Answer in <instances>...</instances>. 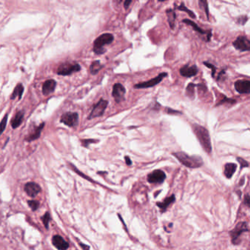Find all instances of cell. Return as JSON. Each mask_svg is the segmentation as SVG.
<instances>
[{
	"mask_svg": "<svg viewBox=\"0 0 250 250\" xmlns=\"http://www.w3.org/2000/svg\"><path fill=\"white\" fill-rule=\"evenodd\" d=\"M7 117H8V115L7 114L5 115L2 118V120H1V123H0V129H1V134H2L4 131H5V129L6 128V125H7Z\"/></svg>",
	"mask_w": 250,
	"mask_h": 250,
	"instance_id": "f546056e",
	"label": "cell"
},
{
	"mask_svg": "<svg viewBox=\"0 0 250 250\" xmlns=\"http://www.w3.org/2000/svg\"><path fill=\"white\" fill-rule=\"evenodd\" d=\"M192 127L196 137L199 140V143L204 150L207 153H211L212 151V146L208 131L205 127L197 123L192 124Z\"/></svg>",
	"mask_w": 250,
	"mask_h": 250,
	"instance_id": "6da1fadb",
	"label": "cell"
},
{
	"mask_svg": "<svg viewBox=\"0 0 250 250\" xmlns=\"http://www.w3.org/2000/svg\"><path fill=\"white\" fill-rule=\"evenodd\" d=\"M237 161H238V163L240 164V166H241V168L242 169L243 167H249V163L247 162V161L245 160V159H243L242 158H240V157H237Z\"/></svg>",
	"mask_w": 250,
	"mask_h": 250,
	"instance_id": "e575fe53",
	"label": "cell"
},
{
	"mask_svg": "<svg viewBox=\"0 0 250 250\" xmlns=\"http://www.w3.org/2000/svg\"><path fill=\"white\" fill-rule=\"evenodd\" d=\"M166 178V174L162 170L156 169L148 175V181L150 184H161Z\"/></svg>",
	"mask_w": 250,
	"mask_h": 250,
	"instance_id": "8fae6325",
	"label": "cell"
},
{
	"mask_svg": "<svg viewBox=\"0 0 250 250\" xmlns=\"http://www.w3.org/2000/svg\"><path fill=\"white\" fill-rule=\"evenodd\" d=\"M52 243L58 250H66L68 249L69 244L66 241L62 236L59 235H55L52 238Z\"/></svg>",
	"mask_w": 250,
	"mask_h": 250,
	"instance_id": "9a60e30c",
	"label": "cell"
},
{
	"mask_svg": "<svg viewBox=\"0 0 250 250\" xmlns=\"http://www.w3.org/2000/svg\"><path fill=\"white\" fill-rule=\"evenodd\" d=\"M175 195L173 194L170 197H167V198H166L164 200L161 202V203H157L156 205L160 208L161 212H164L167 211V208L169 207L172 203H173L174 202H175Z\"/></svg>",
	"mask_w": 250,
	"mask_h": 250,
	"instance_id": "ffe728a7",
	"label": "cell"
},
{
	"mask_svg": "<svg viewBox=\"0 0 250 250\" xmlns=\"http://www.w3.org/2000/svg\"><path fill=\"white\" fill-rule=\"evenodd\" d=\"M125 88L121 84L117 83L113 86L112 95L117 103L121 102L125 100Z\"/></svg>",
	"mask_w": 250,
	"mask_h": 250,
	"instance_id": "30bf717a",
	"label": "cell"
},
{
	"mask_svg": "<svg viewBox=\"0 0 250 250\" xmlns=\"http://www.w3.org/2000/svg\"><path fill=\"white\" fill-rule=\"evenodd\" d=\"M233 46L235 49L240 51H250V40L247 38L244 35H241L237 37L233 41Z\"/></svg>",
	"mask_w": 250,
	"mask_h": 250,
	"instance_id": "9c48e42d",
	"label": "cell"
},
{
	"mask_svg": "<svg viewBox=\"0 0 250 250\" xmlns=\"http://www.w3.org/2000/svg\"><path fill=\"white\" fill-rule=\"evenodd\" d=\"M243 200H244V204L250 208V196H249V195H246Z\"/></svg>",
	"mask_w": 250,
	"mask_h": 250,
	"instance_id": "8d00e7d4",
	"label": "cell"
},
{
	"mask_svg": "<svg viewBox=\"0 0 250 250\" xmlns=\"http://www.w3.org/2000/svg\"><path fill=\"white\" fill-rule=\"evenodd\" d=\"M41 219H42V221H43V223L44 224V226H45V228L46 229L49 228V224L50 219H51V217H50L49 213L46 212V213L44 214L43 216H42Z\"/></svg>",
	"mask_w": 250,
	"mask_h": 250,
	"instance_id": "83f0119b",
	"label": "cell"
},
{
	"mask_svg": "<svg viewBox=\"0 0 250 250\" xmlns=\"http://www.w3.org/2000/svg\"><path fill=\"white\" fill-rule=\"evenodd\" d=\"M199 6H200L201 8L204 9L205 15H206L207 18L209 19V11H208V5L207 1H205V0H199Z\"/></svg>",
	"mask_w": 250,
	"mask_h": 250,
	"instance_id": "4316f807",
	"label": "cell"
},
{
	"mask_svg": "<svg viewBox=\"0 0 250 250\" xmlns=\"http://www.w3.org/2000/svg\"><path fill=\"white\" fill-rule=\"evenodd\" d=\"M81 70L80 65L76 62H65L61 64L57 68L56 73L61 76H69L73 73L79 72Z\"/></svg>",
	"mask_w": 250,
	"mask_h": 250,
	"instance_id": "277c9868",
	"label": "cell"
},
{
	"mask_svg": "<svg viewBox=\"0 0 250 250\" xmlns=\"http://www.w3.org/2000/svg\"><path fill=\"white\" fill-rule=\"evenodd\" d=\"M125 162H126V164H127V165L130 166V165H131V164H132V162H131V159H130L129 156H125Z\"/></svg>",
	"mask_w": 250,
	"mask_h": 250,
	"instance_id": "60d3db41",
	"label": "cell"
},
{
	"mask_svg": "<svg viewBox=\"0 0 250 250\" xmlns=\"http://www.w3.org/2000/svg\"><path fill=\"white\" fill-rule=\"evenodd\" d=\"M98 140H92V139H90V140H81V145L85 147V148H88L90 145V144L94 143V142H98Z\"/></svg>",
	"mask_w": 250,
	"mask_h": 250,
	"instance_id": "d6a6232c",
	"label": "cell"
},
{
	"mask_svg": "<svg viewBox=\"0 0 250 250\" xmlns=\"http://www.w3.org/2000/svg\"><path fill=\"white\" fill-rule=\"evenodd\" d=\"M203 64H204L206 67H208V68H209L211 69V71H212V77H214V75H215V73H216V68L215 67V66H214V65H212L211 63H209V62H203Z\"/></svg>",
	"mask_w": 250,
	"mask_h": 250,
	"instance_id": "d590c367",
	"label": "cell"
},
{
	"mask_svg": "<svg viewBox=\"0 0 250 250\" xmlns=\"http://www.w3.org/2000/svg\"><path fill=\"white\" fill-rule=\"evenodd\" d=\"M60 122L69 127H75L79 122V115L77 112L64 113L61 117Z\"/></svg>",
	"mask_w": 250,
	"mask_h": 250,
	"instance_id": "ba28073f",
	"label": "cell"
},
{
	"mask_svg": "<svg viewBox=\"0 0 250 250\" xmlns=\"http://www.w3.org/2000/svg\"><path fill=\"white\" fill-rule=\"evenodd\" d=\"M107 106H108V101L106 100H104L101 98L97 104L92 108L91 112L89 116H88V119L91 120L96 117H101L105 112V109H106Z\"/></svg>",
	"mask_w": 250,
	"mask_h": 250,
	"instance_id": "8992f818",
	"label": "cell"
},
{
	"mask_svg": "<svg viewBox=\"0 0 250 250\" xmlns=\"http://www.w3.org/2000/svg\"><path fill=\"white\" fill-rule=\"evenodd\" d=\"M237 165L234 163H228L224 165V174L227 178H231L232 176L236 173Z\"/></svg>",
	"mask_w": 250,
	"mask_h": 250,
	"instance_id": "d6986e66",
	"label": "cell"
},
{
	"mask_svg": "<svg viewBox=\"0 0 250 250\" xmlns=\"http://www.w3.org/2000/svg\"><path fill=\"white\" fill-rule=\"evenodd\" d=\"M45 126V123H42L41 125L35 127L34 129L32 130L31 133H29L26 137H25V140L27 142H32L34 140H36L41 136V134L43 129Z\"/></svg>",
	"mask_w": 250,
	"mask_h": 250,
	"instance_id": "2e32d148",
	"label": "cell"
},
{
	"mask_svg": "<svg viewBox=\"0 0 250 250\" xmlns=\"http://www.w3.org/2000/svg\"><path fill=\"white\" fill-rule=\"evenodd\" d=\"M248 19H249V18H248L247 16H238V17L237 18L236 23L238 24H240V25H245L246 23L247 22Z\"/></svg>",
	"mask_w": 250,
	"mask_h": 250,
	"instance_id": "1f68e13d",
	"label": "cell"
},
{
	"mask_svg": "<svg viewBox=\"0 0 250 250\" xmlns=\"http://www.w3.org/2000/svg\"><path fill=\"white\" fill-rule=\"evenodd\" d=\"M234 104L236 103V100L235 99H231V98H228V97H226V96H224L223 98H222L221 101H219V103L217 104V106L218 105H221V104Z\"/></svg>",
	"mask_w": 250,
	"mask_h": 250,
	"instance_id": "f1b7e54d",
	"label": "cell"
},
{
	"mask_svg": "<svg viewBox=\"0 0 250 250\" xmlns=\"http://www.w3.org/2000/svg\"><path fill=\"white\" fill-rule=\"evenodd\" d=\"M197 73H198V68L196 66H190L189 65H186L180 69V75L187 78L194 76Z\"/></svg>",
	"mask_w": 250,
	"mask_h": 250,
	"instance_id": "5bb4252c",
	"label": "cell"
},
{
	"mask_svg": "<svg viewBox=\"0 0 250 250\" xmlns=\"http://www.w3.org/2000/svg\"><path fill=\"white\" fill-rule=\"evenodd\" d=\"M70 166H71V167H72V169H73V171L76 172V173L78 174V175H79L80 176H81V177L85 178L86 180H90V181L93 182V180H91V178H89V177H87V176H86L85 175H84V174H83L82 173H81L80 171H79V169H78L76 167H74V166H73V165L72 164H70Z\"/></svg>",
	"mask_w": 250,
	"mask_h": 250,
	"instance_id": "836d02e7",
	"label": "cell"
},
{
	"mask_svg": "<svg viewBox=\"0 0 250 250\" xmlns=\"http://www.w3.org/2000/svg\"><path fill=\"white\" fill-rule=\"evenodd\" d=\"M79 245L81 246V247L82 248L83 250H90V247H89V246L84 244L83 243H79Z\"/></svg>",
	"mask_w": 250,
	"mask_h": 250,
	"instance_id": "ab89813d",
	"label": "cell"
},
{
	"mask_svg": "<svg viewBox=\"0 0 250 250\" xmlns=\"http://www.w3.org/2000/svg\"><path fill=\"white\" fill-rule=\"evenodd\" d=\"M248 231H249V229H248L247 224L244 222H239V223L237 224L236 228L230 231V235L231 236V239H232V242L234 244H238V240L240 238L241 235L243 233L248 232Z\"/></svg>",
	"mask_w": 250,
	"mask_h": 250,
	"instance_id": "5b68a950",
	"label": "cell"
},
{
	"mask_svg": "<svg viewBox=\"0 0 250 250\" xmlns=\"http://www.w3.org/2000/svg\"><path fill=\"white\" fill-rule=\"evenodd\" d=\"M24 191L28 196L35 197L41 192V188L36 183L29 182L24 186Z\"/></svg>",
	"mask_w": 250,
	"mask_h": 250,
	"instance_id": "4fadbf2b",
	"label": "cell"
},
{
	"mask_svg": "<svg viewBox=\"0 0 250 250\" xmlns=\"http://www.w3.org/2000/svg\"><path fill=\"white\" fill-rule=\"evenodd\" d=\"M178 8V10L186 12V13L188 14L191 18H196V15H195L194 12H193V11H192V10H190L189 9H188V8L186 7V5H184V2H182L181 4H180V5Z\"/></svg>",
	"mask_w": 250,
	"mask_h": 250,
	"instance_id": "484cf974",
	"label": "cell"
},
{
	"mask_svg": "<svg viewBox=\"0 0 250 250\" xmlns=\"http://www.w3.org/2000/svg\"><path fill=\"white\" fill-rule=\"evenodd\" d=\"M114 41V36L110 33H104L98 37L93 43V51L96 54H103L106 51L104 45H109Z\"/></svg>",
	"mask_w": 250,
	"mask_h": 250,
	"instance_id": "3957f363",
	"label": "cell"
},
{
	"mask_svg": "<svg viewBox=\"0 0 250 250\" xmlns=\"http://www.w3.org/2000/svg\"><path fill=\"white\" fill-rule=\"evenodd\" d=\"M24 111L21 110L16 113L13 119L11 120V126L13 129H16V128L19 127L21 124L22 123L23 119H24Z\"/></svg>",
	"mask_w": 250,
	"mask_h": 250,
	"instance_id": "ac0fdd59",
	"label": "cell"
},
{
	"mask_svg": "<svg viewBox=\"0 0 250 250\" xmlns=\"http://www.w3.org/2000/svg\"><path fill=\"white\" fill-rule=\"evenodd\" d=\"M103 67L104 66H103V65H101V63H100L99 60L94 61V62H92L91 66L90 67V73H91V74L92 75L97 74V73L101 70Z\"/></svg>",
	"mask_w": 250,
	"mask_h": 250,
	"instance_id": "603a6c76",
	"label": "cell"
},
{
	"mask_svg": "<svg viewBox=\"0 0 250 250\" xmlns=\"http://www.w3.org/2000/svg\"><path fill=\"white\" fill-rule=\"evenodd\" d=\"M56 86V82L54 79H49L46 81L43 85L42 92L44 96H49L51 92H53L55 90Z\"/></svg>",
	"mask_w": 250,
	"mask_h": 250,
	"instance_id": "e0dca14e",
	"label": "cell"
},
{
	"mask_svg": "<svg viewBox=\"0 0 250 250\" xmlns=\"http://www.w3.org/2000/svg\"><path fill=\"white\" fill-rule=\"evenodd\" d=\"M28 205L31 208V209L33 211H36V210L39 207V202L37 200H29L28 201Z\"/></svg>",
	"mask_w": 250,
	"mask_h": 250,
	"instance_id": "4dcf8cb0",
	"label": "cell"
},
{
	"mask_svg": "<svg viewBox=\"0 0 250 250\" xmlns=\"http://www.w3.org/2000/svg\"><path fill=\"white\" fill-rule=\"evenodd\" d=\"M235 89L240 94H249L250 93V81L248 80H237L234 83Z\"/></svg>",
	"mask_w": 250,
	"mask_h": 250,
	"instance_id": "7c38bea8",
	"label": "cell"
},
{
	"mask_svg": "<svg viewBox=\"0 0 250 250\" xmlns=\"http://www.w3.org/2000/svg\"><path fill=\"white\" fill-rule=\"evenodd\" d=\"M167 76V73H161L160 74H159L156 77L153 78V79H150V80L144 81V82L142 83L136 84V85H134V88H136V89H144V88L154 87V86L160 83L161 81Z\"/></svg>",
	"mask_w": 250,
	"mask_h": 250,
	"instance_id": "52a82bcc",
	"label": "cell"
},
{
	"mask_svg": "<svg viewBox=\"0 0 250 250\" xmlns=\"http://www.w3.org/2000/svg\"><path fill=\"white\" fill-rule=\"evenodd\" d=\"M195 87H197V85H195V84H193V83H189L188 85V86L186 87V94L189 98H191V99H194V98Z\"/></svg>",
	"mask_w": 250,
	"mask_h": 250,
	"instance_id": "d4e9b609",
	"label": "cell"
},
{
	"mask_svg": "<svg viewBox=\"0 0 250 250\" xmlns=\"http://www.w3.org/2000/svg\"><path fill=\"white\" fill-rule=\"evenodd\" d=\"M167 113H169V114H182V112H180V111H177V110H173V109H171L169 108L167 109Z\"/></svg>",
	"mask_w": 250,
	"mask_h": 250,
	"instance_id": "74e56055",
	"label": "cell"
},
{
	"mask_svg": "<svg viewBox=\"0 0 250 250\" xmlns=\"http://www.w3.org/2000/svg\"><path fill=\"white\" fill-rule=\"evenodd\" d=\"M183 22L185 23V24H188V25H190V26L192 27V28L194 29L195 31H197V32L200 33V34H203V35L207 34V35H208V32H205V31L203 30V29H201L200 27H199L198 26V25H197V24H196V23H194V22H192V21H191V20H189V19H184V20H183Z\"/></svg>",
	"mask_w": 250,
	"mask_h": 250,
	"instance_id": "cb8c5ba5",
	"label": "cell"
},
{
	"mask_svg": "<svg viewBox=\"0 0 250 250\" xmlns=\"http://www.w3.org/2000/svg\"><path fill=\"white\" fill-rule=\"evenodd\" d=\"M24 87H23L22 84H18L16 86V87H15V89L13 90V92H12V95H11V100H14L15 98L16 97H18V99L21 100L22 99V95H23V92H24Z\"/></svg>",
	"mask_w": 250,
	"mask_h": 250,
	"instance_id": "44dd1931",
	"label": "cell"
},
{
	"mask_svg": "<svg viewBox=\"0 0 250 250\" xmlns=\"http://www.w3.org/2000/svg\"><path fill=\"white\" fill-rule=\"evenodd\" d=\"M132 2L131 0H126V1L124 2V7H125V9H128V8L129 7L130 5H131V3Z\"/></svg>",
	"mask_w": 250,
	"mask_h": 250,
	"instance_id": "f35d334b",
	"label": "cell"
},
{
	"mask_svg": "<svg viewBox=\"0 0 250 250\" xmlns=\"http://www.w3.org/2000/svg\"><path fill=\"white\" fill-rule=\"evenodd\" d=\"M166 13H167V20L168 23H169L170 28L172 29H174L175 28V18H176V15L175 11L173 9H168L166 11Z\"/></svg>",
	"mask_w": 250,
	"mask_h": 250,
	"instance_id": "7402d4cb",
	"label": "cell"
},
{
	"mask_svg": "<svg viewBox=\"0 0 250 250\" xmlns=\"http://www.w3.org/2000/svg\"><path fill=\"white\" fill-rule=\"evenodd\" d=\"M173 155L182 164L189 168H199L203 165V161L199 155H189L184 152H177Z\"/></svg>",
	"mask_w": 250,
	"mask_h": 250,
	"instance_id": "7a4b0ae2",
	"label": "cell"
}]
</instances>
